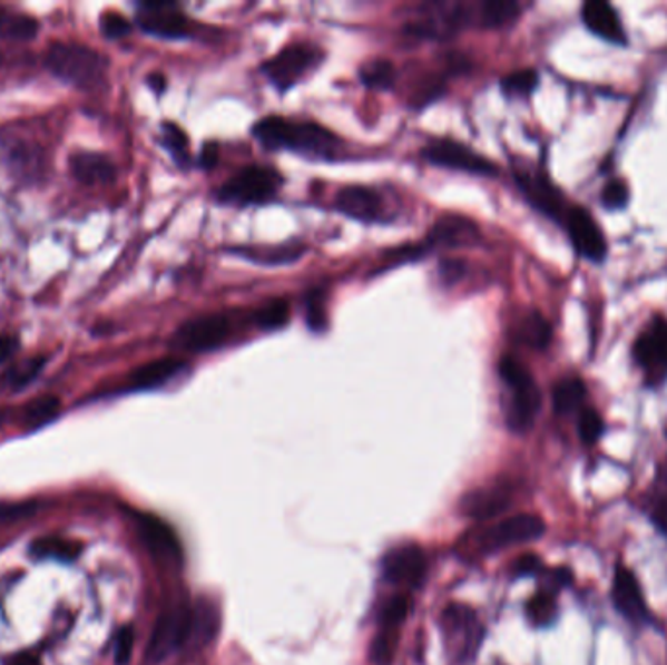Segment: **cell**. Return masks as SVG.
Returning a JSON list of instances; mask_svg holds the SVG:
<instances>
[{"label": "cell", "instance_id": "obj_33", "mask_svg": "<svg viewBox=\"0 0 667 665\" xmlns=\"http://www.w3.org/2000/svg\"><path fill=\"white\" fill-rule=\"evenodd\" d=\"M539 87V72L534 69H521L503 77L502 90L508 96H529Z\"/></svg>", "mask_w": 667, "mask_h": 665}, {"label": "cell", "instance_id": "obj_21", "mask_svg": "<svg viewBox=\"0 0 667 665\" xmlns=\"http://www.w3.org/2000/svg\"><path fill=\"white\" fill-rule=\"evenodd\" d=\"M184 369H186V363L182 360H174V358L149 361L141 368L131 371L129 389H135V391L157 389V387H163L168 381H173L174 376L180 375Z\"/></svg>", "mask_w": 667, "mask_h": 665}, {"label": "cell", "instance_id": "obj_8", "mask_svg": "<svg viewBox=\"0 0 667 665\" xmlns=\"http://www.w3.org/2000/svg\"><path fill=\"white\" fill-rule=\"evenodd\" d=\"M560 225L565 227L573 251L578 252L581 258L589 262H604L607 256L604 231L588 209H583L580 205H570Z\"/></svg>", "mask_w": 667, "mask_h": 665}, {"label": "cell", "instance_id": "obj_17", "mask_svg": "<svg viewBox=\"0 0 667 665\" xmlns=\"http://www.w3.org/2000/svg\"><path fill=\"white\" fill-rule=\"evenodd\" d=\"M4 160L10 176L20 184H38L48 173L46 153L33 143H10Z\"/></svg>", "mask_w": 667, "mask_h": 665}, {"label": "cell", "instance_id": "obj_10", "mask_svg": "<svg viewBox=\"0 0 667 665\" xmlns=\"http://www.w3.org/2000/svg\"><path fill=\"white\" fill-rule=\"evenodd\" d=\"M192 618L194 615L188 607H176L158 618L149 646V657L153 662L165 659L170 652L180 648L182 644L188 640Z\"/></svg>", "mask_w": 667, "mask_h": 665}, {"label": "cell", "instance_id": "obj_2", "mask_svg": "<svg viewBox=\"0 0 667 665\" xmlns=\"http://www.w3.org/2000/svg\"><path fill=\"white\" fill-rule=\"evenodd\" d=\"M503 383L510 389V400L506 408V420L511 431L526 433L533 428L541 412V391L534 383L531 371L513 355H503L498 365Z\"/></svg>", "mask_w": 667, "mask_h": 665}, {"label": "cell", "instance_id": "obj_35", "mask_svg": "<svg viewBox=\"0 0 667 665\" xmlns=\"http://www.w3.org/2000/svg\"><path fill=\"white\" fill-rule=\"evenodd\" d=\"M604 418L594 408H581L578 415V433L586 446H594L604 436Z\"/></svg>", "mask_w": 667, "mask_h": 665}, {"label": "cell", "instance_id": "obj_43", "mask_svg": "<svg viewBox=\"0 0 667 665\" xmlns=\"http://www.w3.org/2000/svg\"><path fill=\"white\" fill-rule=\"evenodd\" d=\"M134 642L135 634L131 626H126V628L119 630L118 638H116V664L127 665L131 652H134Z\"/></svg>", "mask_w": 667, "mask_h": 665}, {"label": "cell", "instance_id": "obj_34", "mask_svg": "<svg viewBox=\"0 0 667 665\" xmlns=\"http://www.w3.org/2000/svg\"><path fill=\"white\" fill-rule=\"evenodd\" d=\"M527 615L537 626H547L557 617V602L552 594L534 595L533 599L527 605Z\"/></svg>", "mask_w": 667, "mask_h": 665}, {"label": "cell", "instance_id": "obj_5", "mask_svg": "<svg viewBox=\"0 0 667 665\" xmlns=\"http://www.w3.org/2000/svg\"><path fill=\"white\" fill-rule=\"evenodd\" d=\"M632 358L646 383L658 387L667 379V319L651 316L632 344Z\"/></svg>", "mask_w": 667, "mask_h": 665}, {"label": "cell", "instance_id": "obj_26", "mask_svg": "<svg viewBox=\"0 0 667 665\" xmlns=\"http://www.w3.org/2000/svg\"><path fill=\"white\" fill-rule=\"evenodd\" d=\"M241 256L252 262H258L264 266H277V264H291L301 258L305 248L301 244H282V246H252V248H236Z\"/></svg>", "mask_w": 667, "mask_h": 665}, {"label": "cell", "instance_id": "obj_47", "mask_svg": "<svg viewBox=\"0 0 667 665\" xmlns=\"http://www.w3.org/2000/svg\"><path fill=\"white\" fill-rule=\"evenodd\" d=\"M217 158H219V147L215 143L205 145L204 150H202V165H204V168H213L217 165Z\"/></svg>", "mask_w": 667, "mask_h": 665}, {"label": "cell", "instance_id": "obj_24", "mask_svg": "<svg viewBox=\"0 0 667 665\" xmlns=\"http://www.w3.org/2000/svg\"><path fill=\"white\" fill-rule=\"evenodd\" d=\"M644 509L650 516L651 524L667 537V461L659 464L654 482L644 498Z\"/></svg>", "mask_w": 667, "mask_h": 665}, {"label": "cell", "instance_id": "obj_44", "mask_svg": "<svg viewBox=\"0 0 667 665\" xmlns=\"http://www.w3.org/2000/svg\"><path fill=\"white\" fill-rule=\"evenodd\" d=\"M464 274H467V264H464L463 260L445 258L440 264L441 280L448 283V285L461 282Z\"/></svg>", "mask_w": 667, "mask_h": 665}, {"label": "cell", "instance_id": "obj_40", "mask_svg": "<svg viewBox=\"0 0 667 665\" xmlns=\"http://www.w3.org/2000/svg\"><path fill=\"white\" fill-rule=\"evenodd\" d=\"M306 324L314 332H322L326 326V313H324V295L321 291H313L306 295Z\"/></svg>", "mask_w": 667, "mask_h": 665}, {"label": "cell", "instance_id": "obj_32", "mask_svg": "<svg viewBox=\"0 0 667 665\" xmlns=\"http://www.w3.org/2000/svg\"><path fill=\"white\" fill-rule=\"evenodd\" d=\"M290 303L285 299H274L259 306L254 321L262 330H277L290 322Z\"/></svg>", "mask_w": 667, "mask_h": 665}, {"label": "cell", "instance_id": "obj_45", "mask_svg": "<svg viewBox=\"0 0 667 665\" xmlns=\"http://www.w3.org/2000/svg\"><path fill=\"white\" fill-rule=\"evenodd\" d=\"M33 509H36L33 503H9V506H0V521L30 516V514H33Z\"/></svg>", "mask_w": 667, "mask_h": 665}, {"label": "cell", "instance_id": "obj_31", "mask_svg": "<svg viewBox=\"0 0 667 665\" xmlns=\"http://www.w3.org/2000/svg\"><path fill=\"white\" fill-rule=\"evenodd\" d=\"M360 79L371 90H389V88H393L396 72H394V67L389 61L377 59V61L363 65Z\"/></svg>", "mask_w": 667, "mask_h": 665}, {"label": "cell", "instance_id": "obj_3", "mask_svg": "<svg viewBox=\"0 0 667 665\" xmlns=\"http://www.w3.org/2000/svg\"><path fill=\"white\" fill-rule=\"evenodd\" d=\"M46 67L57 79L79 88H98L106 80L108 59L95 49L77 43H53L46 53Z\"/></svg>", "mask_w": 667, "mask_h": 665}, {"label": "cell", "instance_id": "obj_12", "mask_svg": "<svg viewBox=\"0 0 667 665\" xmlns=\"http://www.w3.org/2000/svg\"><path fill=\"white\" fill-rule=\"evenodd\" d=\"M519 189L526 194L527 202L550 219L562 223L570 205H566L562 192L541 173H516Z\"/></svg>", "mask_w": 667, "mask_h": 665}, {"label": "cell", "instance_id": "obj_19", "mask_svg": "<svg viewBox=\"0 0 667 665\" xmlns=\"http://www.w3.org/2000/svg\"><path fill=\"white\" fill-rule=\"evenodd\" d=\"M69 168H71L72 178L82 184V186H104L116 180L118 168L111 163L110 158L100 153H90V150H79L69 158Z\"/></svg>", "mask_w": 667, "mask_h": 665}, {"label": "cell", "instance_id": "obj_6", "mask_svg": "<svg viewBox=\"0 0 667 665\" xmlns=\"http://www.w3.org/2000/svg\"><path fill=\"white\" fill-rule=\"evenodd\" d=\"M230 321L225 314H202L184 322L170 338V348L180 352H212L227 342Z\"/></svg>", "mask_w": 667, "mask_h": 665}, {"label": "cell", "instance_id": "obj_38", "mask_svg": "<svg viewBox=\"0 0 667 665\" xmlns=\"http://www.w3.org/2000/svg\"><path fill=\"white\" fill-rule=\"evenodd\" d=\"M43 365H46V358H36V360L26 361L22 365L10 369L4 379H7V383L12 389H22L26 384L32 383Z\"/></svg>", "mask_w": 667, "mask_h": 665}, {"label": "cell", "instance_id": "obj_28", "mask_svg": "<svg viewBox=\"0 0 667 665\" xmlns=\"http://www.w3.org/2000/svg\"><path fill=\"white\" fill-rule=\"evenodd\" d=\"M518 338L533 350H545V348H549L550 340H552V329L541 313L533 311V313L527 314L519 324Z\"/></svg>", "mask_w": 667, "mask_h": 665}, {"label": "cell", "instance_id": "obj_9", "mask_svg": "<svg viewBox=\"0 0 667 665\" xmlns=\"http://www.w3.org/2000/svg\"><path fill=\"white\" fill-rule=\"evenodd\" d=\"M422 157L432 165L451 168V170H463V173L477 174V176H496L498 174L494 163H490L488 158L469 149L467 145L449 141V139L430 143L422 150Z\"/></svg>", "mask_w": 667, "mask_h": 665}, {"label": "cell", "instance_id": "obj_49", "mask_svg": "<svg viewBox=\"0 0 667 665\" xmlns=\"http://www.w3.org/2000/svg\"><path fill=\"white\" fill-rule=\"evenodd\" d=\"M147 82H149V87L153 88L157 95H163L166 90V79L163 75H150Z\"/></svg>", "mask_w": 667, "mask_h": 665}, {"label": "cell", "instance_id": "obj_18", "mask_svg": "<svg viewBox=\"0 0 667 665\" xmlns=\"http://www.w3.org/2000/svg\"><path fill=\"white\" fill-rule=\"evenodd\" d=\"M581 22L586 25L589 32L596 33L597 38H601V40L615 43V46L627 43V33H625L619 14L609 2H604V0L586 2L581 7Z\"/></svg>", "mask_w": 667, "mask_h": 665}, {"label": "cell", "instance_id": "obj_16", "mask_svg": "<svg viewBox=\"0 0 667 665\" xmlns=\"http://www.w3.org/2000/svg\"><path fill=\"white\" fill-rule=\"evenodd\" d=\"M612 605L615 609L619 610L622 617L630 620V623H648L650 620V613L646 607V599H644L643 587L638 584V579L635 578V574L625 568V566H617L615 571V579H612Z\"/></svg>", "mask_w": 667, "mask_h": 665}, {"label": "cell", "instance_id": "obj_29", "mask_svg": "<svg viewBox=\"0 0 667 665\" xmlns=\"http://www.w3.org/2000/svg\"><path fill=\"white\" fill-rule=\"evenodd\" d=\"M59 410H61V400L53 394L38 397L26 404L22 423H24L26 430H38L41 426L51 422L59 414Z\"/></svg>", "mask_w": 667, "mask_h": 665}, {"label": "cell", "instance_id": "obj_46", "mask_svg": "<svg viewBox=\"0 0 667 665\" xmlns=\"http://www.w3.org/2000/svg\"><path fill=\"white\" fill-rule=\"evenodd\" d=\"M18 350V340L14 336H0V363L9 360Z\"/></svg>", "mask_w": 667, "mask_h": 665}, {"label": "cell", "instance_id": "obj_41", "mask_svg": "<svg viewBox=\"0 0 667 665\" xmlns=\"http://www.w3.org/2000/svg\"><path fill=\"white\" fill-rule=\"evenodd\" d=\"M100 30H102L106 38L119 40V38H126L131 33V22L118 12H104L102 18H100Z\"/></svg>", "mask_w": 667, "mask_h": 665}, {"label": "cell", "instance_id": "obj_7", "mask_svg": "<svg viewBox=\"0 0 667 665\" xmlns=\"http://www.w3.org/2000/svg\"><path fill=\"white\" fill-rule=\"evenodd\" d=\"M321 61V51L313 46H291L277 53V56L267 59L262 65V71L266 72L267 79L279 88V90H290L295 87L298 80L313 71L314 67Z\"/></svg>", "mask_w": 667, "mask_h": 665}, {"label": "cell", "instance_id": "obj_50", "mask_svg": "<svg viewBox=\"0 0 667 665\" xmlns=\"http://www.w3.org/2000/svg\"><path fill=\"white\" fill-rule=\"evenodd\" d=\"M7 665H41L38 657L32 654H20V656L12 657Z\"/></svg>", "mask_w": 667, "mask_h": 665}, {"label": "cell", "instance_id": "obj_15", "mask_svg": "<svg viewBox=\"0 0 667 665\" xmlns=\"http://www.w3.org/2000/svg\"><path fill=\"white\" fill-rule=\"evenodd\" d=\"M334 209L350 219L377 223L385 217V202L375 189L365 186H347L334 197Z\"/></svg>", "mask_w": 667, "mask_h": 665}, {"label": "cell", "instance_id": "obj_4", "mask_svg": "<svg viewBox=\"0 0 667 665\" xmlns=\"http://www.w3.org/2000/svg\"><path fill=\"white\" fill-rule=\"evenodd\" d=\"M283 178L267 166H246L225 182L217 192L223 204H266L282 188Z\"/></svg>", "mask_w": 667, "mask_h": 665}, {"label": "cell", "instance_id": "obj_1", "mask_svg": "<svg viewBox=\"0 0 667 665\" xmlns=\"http://www.w3.org/2000/svg\"><path fill=\"white\" fill-rule=\"evenodd\" d=\"M252 131L267 149H290L311 157L334 158L342 147L339 137L326 127L295 124L279 116L259 119Z\"/></svg>", "mask_w": 667, "mask_h": 665}, {"label": "cell", "instance_id": "obj_36", "mask_svg": "<svg viewBox=\"0 0 667 665\" xmlns=\"http://www.w3.org/2000/svg\"><path fill=\"white\" fill-rule=\"evenodd\" d=\"M163 143L166 149L173 153L176 163L180 166H188V137L176 124H165L163 126Z\"/></svg>", "mask_w": 667, "mask_h": 665}, {"label": "cell", "instance_id": "obj_37", "mask_svg": "<svg viewBox=\"0 0 667 665\" xmlns=\"http://www.w3.org/2000/svg\"><path fill=\"white\" fill-rule=\"evenodd\" d=\"M506 501L500 500V496L492 493H472L469 501H464V509L471 514L472 517H484L494 516L498 511H502Z\"/></svg>", "mask_w": 667, "mask_h": 665}, {"label": "cell", "instance_id": "obj_22", "mask_svg": "<svg viewBox=\"0 0 667 665\" xmlns=\"http://www.w3.org/2000/svg\"><path fill=\"white\" fill-rule=\"evenodd\" d=\"M139 532H141L143 542L150 548L153 555L170 558V560L180 558V542L176 539L173 529L157 517H139Z\"/></svg>", "mask_w": 667, "mask_h": 665}, {"label": "cell", "instance_id": "obj_13", "mask_svg": "<svg viewBox=\"0 0 667 665\" xmlns=\"http://www.w3.org/2000/svg\"><path fill=\"white\" fill-rule=\"evenodd\" d=\"M428 560L424 550L416 545L389 550L383 560V576L393 586L416 587L424 581Z\"/></svg>", "mask_w": 667, "mask_h": 665}, {"label": "cell", "instance_id": "obj_14", "mask_svg": "<svg viewBox=\"0 0 667 665\" xmlns=\"http://www.w3.org/2000/svg\"><path fill=\"white\" fill-rule=\"evenodd\" d=\"M542 532H545V521L541 517L521 514V516L510 517L502 524L492 527L484 535L482 545L492 552V550H500V548L516 547V545L541 539Z\"/></svg>", "mask_w": 667, "mask_h": 665}, {"label": "cell", "instance_id": "obj_42", "mask_svg": "<svg viewBox=\"0 0 667 665\" xmlns=\"http://www.w3.org/2000/svg\"><path fill=\"white\" fill-rule=\"evenodd\" d=\"M406 613H409L406 597H393L391 602L386 603L385 609H383V617H381L383 626L385 628H396L404 620V617H406Z\"/></svg>", "mask_w": 667, "mask_h": 665}, {"label": "cell", "instance_id": "obj_11", "mask_svg": "<svg viewBox=\"0 0 667 665\" xmlns=\"http://www.w3.org/2000/svg\"><path fill=\"white\" fill-rule=\"evenodd\" d=\"M137 22L143 32L165 40H178L188 36V18L173 2H143Z\"/></svg>", "mask_w": 667, "mask_h": 665}, {"label": "cell", "instance_id": "obj_25", "mask_svg": "<svg viewBox=\"0 0 667 665\" xmlns=\"http://www.w3.org/2000/svg\"><path fill=\"white\" fill-rule=\"evenodd\" d=\"M586 397H588V387L581 381L580 376H566V379L555 384L552 407H555L557 414L570 415L573 412H580L583 402H586Z\"/></svg>", "mask_w": 667, "mask_h": 665}, {"label": "cell", "instance_id": "obj_39", "mask_svg": "<svg viewBox=\"0 0 667 665\" xmlns=\"http://www.w3.org/2000/svg\"><path fill=\"white\" fill-rule=\"evenodd\" d=\"M628 197H630V192H628L627 184L615 178L605 184L604 192H601V204L607 209H622V207H627Z\"/></svg>", "mask_w": 667, "mask_h": 665}, {"label": "cell", "instance_id": "obj_48", "mask_svg": "<svg viewBox=\"0 0 667 665\" xmlns=\"http://www.w3.org/2000/svg\"><path fill=\"white\" fill-rule=\"evenodd\" d=\"M541 568V563H539V558H534V556H526V558H521L518 563V574H534V571Z\"/></svg>", "mask_w": 667, "mask_h": 665}, {"label": "cell", "instance_id": "obj_23", "mask_svg": "<svg viewBox=\"0 0 667 665\" xmlns=\"http://www.w3.org/2000/svg\"><path fill=\"white\" fill-rule=\"evenodd\" d=\"M521 14V4L513 0H484L477 4V28L498 30L513 25Z\"/></svg>", "mask_w": 667, "mask_h": 665}, {"label": "cell", "instance_id": "obj_20", "mask_svg": "<svg viewBox=\"0 0 667 665\" xmlns=\"http://www.w3.org/2000/svg\"><path fill=\"white\" fill-rule=\"evenodd\" d=\"M479 227H477L474 221L449 215V217H441L433 225L425 244L430 248H435V246H463V244L479 241Z\"/></svg>", "mask_w": 667, "mask_h": 665}, {"label": "cell", "instance_id": "obj_27", "mask_svg": "<svg viewBox=\"0 0 667 665\" xmlns=\"http://www.w3.org/2000/svg\"><path fill=\"white\" fill-rule=\"evenodd\" d=\"M38 20L20 12L0 10V38L9 41H30L38 36Z\"/></svg>", "mask_w": 667, "mask_h": 665}, {"label": "cell", "instance_id": "obj_30", "mask_svg": "<svg viewBox=\"0 0 667 665\" xmlns=\"http://www.w3.org/2000/svg\"><path fill=\"white\" fill-rule=\"evenodd\" d=\"M32 555L36 558H51V560H61V563H71L80 552L79 542L75 540L61 539V537H41L33 540Z\"/></svg>", "mask_w": 667, "mask_h": 665}]
</instances>
